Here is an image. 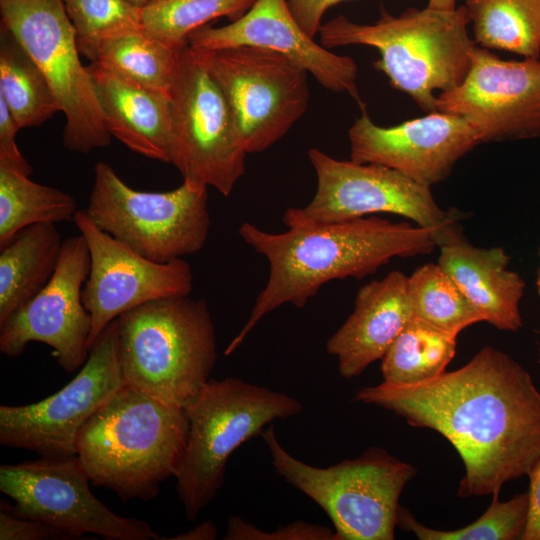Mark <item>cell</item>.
Here are the masks:
<instances>
[{
    "instance_id": "cell-1",
    "label": "cell",
    "mask_w": 540,
    "mask_h": 540,
    "mask_svg": "<svg viewBox=\"0 0 540 540\" xmlns=\"http://www.w3.org/2000/svg\"><path fill=\"white\" fill-rule=\"evenodd\" d=\"M354 401L446 438L465 468L459 497L499 495L540 459V391L521 364L491 346L454 371L416 384L383 381Z\"/></svg>"
},
{
    "instance_id": "cell-2",
    "label": "cell",
    "mask_w": 540,
    "mask_h": 540,
    "mask_svg": "<svg viewBox=\"0 0 540 540\" xmlns=\"http://www.w3.org/2000/svg\"><path fill=\"white\" fill-rule=\"evenodd\" d=\"M285 232L271 233L244 222L238 233L269 264V276L250 315L224 354H232L267 314L284 304L303 308L327 282L362 279L391 259L427 255L434 234L407 222L370 216L341 222H313L285 211Z\"/></svg>"
},
{
    "instance_id": "cell-3",
    "label": "cell",
    "mask_w": 540,
    "mask_h": 540,
    "mask_svg": "<svg viewBox=\"0 0 540 540\" xmlns=\"http://www.w3.org/2000/svg\"><path fill=\"white\" fill-rule=\"evenodd\" d=\"M188 427L183 408L124 384L80 430L76 457L92 485L148 501L175 476Z\"/></svg>"
},
{
    "instance_id": "cell-4",
    "label": "cell",
    "mask_w": 540,
    "mask_h": 540,
    "mask_svg": "<svg viewBox=\"0 0 540 540\" xmlns=\"http://www.w3.org/2000/svg\"><path fill=\"white\" fill-rule=\"evenodd\" d=\"M465 6L452 10L409 8L400 16L380 6L374 24L355 23L339 15L324 25L321 45L334 48L366 45L378 50L374 67L391 86L407 95L425 112H435V91H449L465 78L476 43L467 32Z\"/></svg>"
},
{
    "instance_id": "cell-5",
    "label": "cell",
    "mask_w": 540,
    "mask_h": 540,
    "mask_svg": "<svg viewBox=\"0 0 540 540\" xmlns=\"http://www.w3.org/2000/svg\"><path fill=\"white\" fill-rule=\"evenodd\" d=\"M125 384L172 406H184L210 379L217 361L215 326L206 302L159 299L117 318Z\"/></svg>"
},
{
    "instance_id": "cell-6",
    "label": "cell",
    "mask_w": 540,
    "mask_h": 540,
    "mask_svg": "<svg viewBox=\"0 0 540 540\" xmlns=\"http://www.w3.org/2000/svg\"><path fill=\"white\" fill-rule=\"evenodd\" d=\"M185 450L175 474L185 517L194 521L222 488L231 454L276 419L302 411L295 398L236 377L209 379L184 406Z\"/></svg>"
},
{
    "instance_id": "cell-7",
    "label": "cell",
    "mask_w": 540,
    "mask_h": 540,
    "mask_svg": "<svg viewBox=\"0 0 540 540\" xmlns=\"http://www.w3.org/2000/svg\"><path fill=\"white\" fill-rule=\"evenodd\" d=\"M261 436L272 465L287 483L313 500L334 525L337 540H393L406 484L416 475L411 464L380 447L326 468L291 455L271 426Z\"/></svg>"
},
{
    "instance_id": "cell-8",
    "label": "cell",
    "mask_w": 540,
    "mask_h": 540,
    "mask_svg": "<svg viewBox=\"0 0 540 540\" xmlns=\"http://www.w3.org/2000/svg\"><path fill=\"white\" fill-rule=\"evenodd\" d=\"M101 230L155 262L200 251L208 237V188L181 186L165 192L128 186L106 162L94 167V183L84 210Z\"/></svg>"
},
{
    "instance_id": "cell-9",
    "label": "cell",
    "mask_w": 540,
    "mask_h": 540,
    "mask_svg": "<svg viewBox=\"0 0 540 540\" xmlns=\"http://www.w3.org/2000/svg\"><path fill=\"white\" fill-rule=\"evenodd\" d=\"M169 95L170 163L189 186L213 187L229 196L245 173L248 153L230 105L199 50L188 45L179 51Z\"/></svg>"
},
{
    "instance_id": "cell-10",
    "label": "cell",
    "mask_w": 540,
    "mask_h": 540,
    "mask_svg": "<svg viewBox=\"0 0 540 540\" xmlns=\"http://www.w3.org/2000/svg\"><path fill=\"white\" fill-rule=\"evenodd\" d=\"M0 14L1 24L43 71L60 104L65 148L84 154L106 148L112 136L62 0H0Z\"/></svg>"
},
{
    "instance_id": "cell-11",
    "label": "cell",
    "mask_w": 540,
    "mask_h": 540,
    "mask_svg": "<svg viewBox=\"0 0 540 540\" xmlns=\"http://www.w3.org/2000/svg\"><path fill=\"white\" fill-rule=\"evenodd\" d=\"M197 50L230 105L247 153L271 147L307 110L308 72L284 55L253 46Z\"/></svg>"
},
{
    "instance_id": "cell-12",
    "label": "cell",
    "mask_w": 540,
    "mask_h": 540,
    "mask_svg": "<svg viewBox=\"0 0 540 540\" xmlns=\"http://www.w3.org/2000/svg\"><path fill=\"white\" fill-rule=\"evenodd\" d=\"M309 160L317 177L312 200L293 210L313 222H341L369 214L390 213L430 230L437 247L459 230L457 215L442 209L431 188L392 168L375 163L338 160L311 148Z\"/></svg>"
},
{
    "instance_id": "cell-13",
    "label": "cell",
    "mask_w": 540,
    "mask_h": 540,
    "mask_svg": "<svg viewBox=\"0 0 540 540\" xmlns=\"http://www.w3.org/2000/svg\"><path fill=\"white\" fill-rule=\"evenodd\" d=\"M124 384L116 318L94 341L77 375L61 390L36 403L0 406V444L31 450L44 458L74 457L84 424Z\"/></svg>"
},
{
    "instance_id": "cell-14",
    "label": "cell",
    "mask_w": 540,
    "mask_h": 540,
    "mask_svg": "<svg viewBox=\"0 0 540 540\" xmlns=\"http://www.w3.org/2000/svg\"><path fill=\"white\" fill-rule=\"evenodd\" d=\"M89 483L76 456L2 464L0 490L15 505L1 506L54 526L68 538L91 533L109 540L160 539L147 522L111 511L93 495Z\"/></svg>"
},
{
    "instance_id": "cell-15",
    "label": "cell",
    "mask_w": 540,
    "mask_h": 540,
    "mask_svg": "<svg viewBox=\"0 0 540 540\" xmlns=\"http://www.w3.org/2000/svg\"><path fill=\"white\" fill-rule=\"evenodd\" d=\"M90 270L85 238L79 233L63 240L55 273L32 299L0 324V352L14 358L31 342L52 349L67 372L82 367L89 355L92 320L82 300Z\"/></svg>"
},
{
    "instance_id": "cell-16",
    "label": "cell",
    "mask_w": 540,
    "mask_h": 540,
    "mask_svg": "<svg viewBox=\"0 0 540 540\" xmlns=\"http://www.w3.org/2000/svg\"><path fill=\"white\" fill-rule=\"evenodd\" d=\"M73 222L86 240L90 270L82 300L92 320L88 347L121 314L145 303L188 296L193 273L183 258L155 262L137 253L96 226L84 210Z\"/></svg>"
},
{
    "instance_id": "cell-17",
    "label": "cell",
    "mask_w": 540,
    "mask_h": 540,
    "mask_svg": "<svg viewBox=\"0 0 540 540\" xmlns=\"http://www.w3.org/2000/svg\"><path fill=\"white\" fill-rule=\"evenodd\" d=\"M436 109L464 118L482 142L540 136V59L504 60L475 46L463 81Z\"/></svg>"
},
{
    "instance_id": "cell-18",
    "label": "cell",
    "mask_w": 540,
    "mask_h": 540,
    "mask_svg": "<svg viewBox=\"0 0 540 540\" xmlns=\"http://www.w3.org/2000/svg\"><path fill=\"white\" fill-rule=\"evenodd\" d=\"M348 135L350 160L392 168L430 188L446 179L458 160L481 143L464 118L440 111L381 127L362 109Z\"/></svg>"
},
{
    "instance_id": "cell-19",
    "label": "cell",
    "mask_w": 540,
    "mask_h": 540,
    "mask_svg": "<svg viewBox=\"0 0 540 540\" xmlns=\"http://www.w3.org/2000/svg\"><path fill=\"white\" fill-rule=\"evenodd\" d=\"M188 45L200 50L253 46L278 52L305 69L324 88L347 93L364 109L355 61L317 44L295 20L287 0H256L239 19L194 31Z\"/></svg>"
},
{
    "instance_id": "cell-20",
    "label": "cell",
    "mask_w": 540,
    "mask_h": 540,
    "mask_svg": "<svg viewBox=\"0 0 540 540\" xmlns=\"http://www.w3.org/2000/svg\"><path fill=\"white\" fill-rule=\"evenodd\" d=\"M412 317L409 279L401 271L362 286L352 313L326 343L339 374L352 379L381 360Z\"/></svg>"
},
{
    "instance_id": "cell-21",
    "label": "cell",
    "mask_w": 540,
    "mask_h": 540,
    "mask_svg": "<svg viewBox=\"0 0 540 540\" xmlns=\"http://www.w3.org/2000/svg\"><path fill=\"white\" fill-rule=\"evenodd\" d=\"M87 70L111 136L142 156L170 163L169 93L140 86L97 62Z\"/></svg>"
},
{
    "instance_id": "cell-22",
    "label": "cell",
    "mask_w": 540,
    "mask_h": 540,
    "mask_svg": "<svg viewBox=\"0 0 540 540\" xmlns=\"http://www.w3.org/2000/svg\"><path fill=\"white\" fill-rule=\"evenodd\" d=\"M438 248L437 263L458 284L484 322L503 331L521 329L525 282L509 269L510 257L503 248L474 246L461 231Z\"/></svg>"
},
{
    "instance_id": "cell-23",
    "label": "cell",
    "mask_w": 540,
    "mask_h": 540,
    "mask_svg": "<svg viewBox=\"0 0 540 540\" xmlns=\"http://www.w3.org/2000/svg\"><path fill=\"white\" fill-rule=\"evenodd\" d=\"M62 244L56 224L40 223L22 229L0 248V324L49 282Z\"/></svg>"
},
{
    "instance_id": "cell-24",
    "label": "cell",
    "mask_w": 540,
    "mask_h": 540,
    "mask_svg": "<svg viewBox=\"0 0 540 540\" xmlns=\"http://www.w3.org/2000/svg\"><path fill=\"white\" fill-rule=\"evenodd\" d=\"M0 97L21 128L40 126L61 111L43 71L22 43L2 24Z\"/></svg>"
},
{
    "instance_id": "cell-25",
    "label": "cell",
    "mask_w": 540,
    "mask_h": 540,
    "mask_svg": "<svg viewBox=\"0 0 540 540\" xmlns=\"http://www.w3.org/2000/svg\"><path fill=\"white\" fill-rule=\"evenodd\" d=\"M465 7L476 44L540 58V0H466Z\"/></svg>"
},
{
    "instance_id": "cell-26",
    "label": "cell",
    "mask_w": 540,
    "mask_h": 540,
    "mask_svg": "<svg viewBox=\"0 0 540 540\" xmlns=\"http://www.w3.org/2000/svg\"><path fill=\"white\" fill-rule=\"evenodd\" d=\"M456 347L457 335L413 316L381 359L383 381L416 384L433 379L446 371Z\"/></svg>"
},
{
    "instance_id": "cell-27",
    "label": "cell",
    "mask_w": 540,
    "mask_h": 540,
    "mask_svg": "<svg viewBox=\"0 0 540 540\" xmlns=\"http://www.w3.org/2000/svg\"><path fill=\"white\" fill-rule=\"evenodd\" d=\"M78 210L69 193L0 168V248L31 225L73 221Z\"/></svg>"
},
{
    "instance_id": "cell-28",
    "label": "cell",
    "mask_w": 540,
    "mask_h": 540,
    "mask_svg": "<svg viewBox=\"0 0 540 540\" xmlns=\"http://www.w3.org/2000/svg\"><path fill=\"white\" fill-rule=\"evenodd\" d=\"M180 50L140 29L104 44L95 62L140 86L169 93Z\"/></svg>"
},
{
    "instance_id": "cell-29",
    "label": "cell",
    "mask_w": 540,
    "mask_h": 540,
    "mask_svg": "<svg viewBox=\"0 0 540 540\" xmlns=\"http://www.w3.org/2000/svg\"><path fill=\"white\" fill-rule=\"evenodd\" d=\"M256 0H152L141 7L144 31L180 50L189 36L213 20L225 17L233 22L242 17Z\"/></svg>"
},
{
    "instance_id": "cell-30",
    "label": "cell",
    "mask_w": 540,
    "mask_h": 540,
    "mask_svg": "<svg viewBox=\"0 0 540 540\" xmlns=\"http://www.w3.org/2000/svg\"><path fill=\"white\" fill-rule=\"evenodd\" d=\"M408 279L414 317L457 336L467 327L483 322L458 284L438 263L420 266Z\"/></svg>"
},
{
    "instance_id": "cell-31",
    "label": "cell",
    "mask_w": 540,
    "mask_h": 540,
    "mask_svg": "<svg viewBox=\"0 0 540 540\" xmlns=\"http://www.w3.org/2000/svg\"><path fill=\"white\" fill-rule=\"evenodd\" d=\"M498 496L493 495L481 517L458 529L427 527L402 506L398 511L397 526L412 532L420 540H522L528 519V493L516 494L504 502L499 501Z\"/></svg>"
},
{
    "instance_id": "cell-32",
    "label": "cell",
    "mask_w": 540,
    "mask_h": 540,
    "mask_svg": "<svg viewBox=\"0 0 540 540\" xmlns=\"http://www.w3.org/2000/svg\"><path fill=\"white\" fill-rule=\"evenodd\" d=\"M73 25L80 54L97 60L107 42L143 29L141 7L128 0H62Z\"/></svg>"
},
{
    "instance_id": "cell-33",
    "label": "cell",
    "mask_w": 540,
    "mask_h": 540,
    "mask_svg": "<svg viewBox=\"0 0 540 540\" xmlns=\"http://www.w3.org/2000/svg\"><path fill=\"white\" fill-rule=\"evenodd\" d=\"M224 540H337L329 527L295 521L273 531L261 530L238 516L227 521Z\"/></svg>"
},
{
    "instance_id": "cell-34",
    "label": "cell",
    "mask_w": 540,
    "mask_h": 540,
    "mask_svg": "<svg viewBox=\"0 0 540 540\" xmlns=\"http://www.w3.org/2000/svg\"><path fill=\"white\" fill-rule=\"evenodd\" d=\"M68 538V536L47 523L14 515L1 506L0 540H46Z\"/></svg>"
},
{
    "instance_id": "cell-35",
    "label": "cell",
    "mask_w": 540,
    "mask_h": 540,
    "mask_svg": "<svg viewBox=\"0 0 540 540\" xmlns=\"http://www.w3.org/2000/svg\"><path fill=\"white\" fill-rule=\"evenodd\" d=\"M21 129L5 101L0 97V168L30 176L32 166L16 144V134Z\"/></svg>"
},
{
    "instance_id": "cell-36",
    "label": "cell",
    "mask_w": 540,
    "mask_h": 540,
    "mask_svg": "<svg viewBox=\"0 0 540 540\" xmlns=\"http://www.w3.org/2000/svg\"><path fill=\"white\" fill-rule=\"evenodd\" d=\"M342 1L346 0H287V3L300 27L314 38L322 27L325 12Z\"/></svg>"
},
{
    "instance_id": "cell-37",
    "label": "cell",
    "mask_w": 540,
    "mask_h": 540,
    "mask_svg": "<svg viewBox=\"0 0 540 540\" xmlns=\"http://www.w3.org/2000/svg\"><path fill=\"white\" fill-rule=\"evenodd\" d=\"M529 477V511L522 540H540V459L535 463Z\"/></svg>"
},
{
    "instance_id": "cell-38",
    "label": "cell",
    "mask_w": 540,
    "mask_h": 540,
    "mask_svg": "<svg viewBox=\"0 0 540 540\" xmlns=\"http://www.w3.org/2000/svg\"><path fill=\"white\" fill-rule=\"evenodd\" d=\"M217 536V528L213 521L201 522L191 530L173 537L163 538L165 540H213Z\"/></svg>"
},
{
    "instance_id": "cell-39",
    "label": "cell",
    "mask_w": 540,
    "mask_h": 540,
    "mask_svg": "<svg viewBox=\"0 0 540 540\" xmlns=\"http://www.w3.org/2000/svg\"><path fill=\"white\" fill-rule=\"evenodd\" d=\"M427 6L435 9L452 10L456 8V0H428Z\"/></svg>"
},
{
    "instance_id": "cell-40",
    "label": "cell",
    "mask_w": 540,
    "mask_h": 540,
    "mask_svg": "<svg viewBox=\"0 0 540 540\" xmlns=\"http://www.w3.org/2000/svg\"><path fill=\"white\" fill-rule=\"evenodd\" d=\"M128 1L131 2L132 4L138 6V7H143L144 5H146L147 3H149L152 0H128Z\"/></svg>"
},
{
    "instance_id": "cell-41",
    "label": "cell",
    "mask_w": 540,
    "mask_h": 540,
    "mask_svg": "<svg viewBox=\"0 0 540 540\" xmlns=\"http://www.w3.org/2000/svg\"><path fill=\"white\" fill-rule=\"evenodd\" d=\"M536 287H537L538 294L540 296V268L537 273Z\"/></svg>"
},
{
    "instance_id": "cell-42",
    "label": "cell",
    "mask_w": 540,
    "mask_h": 540,
    "mask_svg": "<svg viewBox=\"0 0 540 540\" xmlns=\"http://www.w3.org/2000/svg\"><path fill=\"white\" fill-rule=\"evenodd\" d=\"M538 333L540 334V331ZM537 362L540 364V344H539L538 350H537Z\"/></svg>"
}]
</instances>
